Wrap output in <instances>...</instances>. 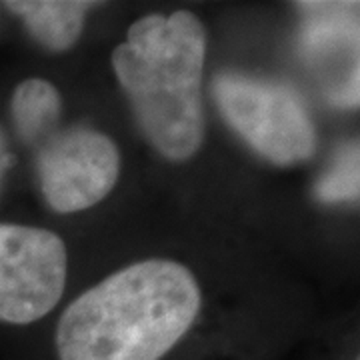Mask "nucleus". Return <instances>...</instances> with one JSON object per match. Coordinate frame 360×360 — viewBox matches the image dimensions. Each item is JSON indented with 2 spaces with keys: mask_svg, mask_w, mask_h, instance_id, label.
Returning a JSON list of instances; mask_svg holds the SVG:
<instances>
[{
  "mask_svg": "<svg viewBox=\"0 0 360 360\" xmlns=\"http://www.w3.org/2000/svg\"><path fill=\"white\" fill-rule=\"evenodd\" d=\"M202 304L184 264L150 258L75 298L54 330V360H168Z\"/></svg>",
  "mask_w": 360,
  "mask_h": 360,
  "instance_id": "nucleus-1",
  "label": "nucleus"
},
{
  "mask_svg": "<svg viewBox=\"0 0 360 360\" xmlns=\"http://www.w3.org/2000/svg\"><path fill=\"white\" fill-rule=\"evenodd\" d=\"M206 42L196 14H146L110 56L144 139L174 162L193 158L205 142Z\"/></svg>",
  "mask_w": 360,
  "mask_h": 360,
  "instance_id": "nucleus-2",
  "label": "nucleus"
},
{
  "mask_svg": "<svg viewBox=\"0 0 360 360\" xmlns=\"http://www.w3.org/2000/svg\"><path fill=\"white\" fill-rule=\"evenodd\" d=\"M212 96L229 127L272 165L292 167L307 162L316 153L312 116L288 84L220 72L212 80Z\"/></svg>",
  "mask_w": 360,
  "mask_h": 360,
  "instance_id": "nucleus-3",
  "label": "nucleus"
},
{
  "mask_svg": "<svg viewBox=\"0 0 360 360\" xmlns=\"http://www.w3.org/2000/svg\"><path fill=\"white\" fill-rule=\"evenodd\" d=\"M68 257L58 234L0 222V324L26 326L56 309Z\"/></svg>",
  "mask_w": 360,
  "mask_h": 360,
  "instance_id": "nucleus-4",
  "label": "nucleus"
},
{
  "mask_svg": "<svg viewBox=\"0 0 360 360\" xmlns=\"http://www.w3.org/2000/svg\"><path fill=\"white\" fill-rule=\"evenodd\" d=\"M40 191L54 212L72 214L103 202L120 174L115 141L89 124L58 129L39 146Z\"/></svg>",
  "mask_w": 360,
  "mask_h": 360,
  "instance_id": "nucleus-5",
  "label": "nucleus"
},
{
  "mask_svg": "<svg viewBox=\"0 0 360 360\" xmlns=\"http://www.w3.org/2000/svg\"><path fill=\"white\" fill-rule=\"evenodd\" d=\"M2 6L25 20L26 30L42 49L65 52L77 44L86 14L98 4L82 0H16Z\"/></svg>",
  "mask_w": 360,
  "mask_h": 360,
  "instance_id": "nucleus-6",
  "label": "nucleus"
},
{
  "mask_svg": "<svg viewBox=\"0 0 360 360\" xmlns=\"http://www.w3.org/2000/svg\"><path fill=\"white\" fill-rule=\"evenodd\" d=\"M302 14L300 49L322 54L338 46L359 49V4L350 2H304L296 4Z\"/></svg>",
  "mask_w": 360,
  "mask_h": 360,
  "instance_id": "nucleus-7",
  "label": "nucleus"
},
{
  "mask_svg": "<svg viewBox=\"0 0 360 360\" xmlns=\"http://www.w3.org/2000/svg\"><path fill=\"white\" fill-rule=\"evenodd\" d=\"M11 112L20 141L39 148L58 130L63 115L60 92L44 78H26L14 89Z\"/></svg>",
  "mask_w": 360,
  "mask_h": 360,
  "instance_id": "nucleus-8",
  "label": "nucleus"
},
{
  "mask_svg": "<svg viewBox=\"0 0 360 360\" xmlns=\"http://www.w3.org/2000/svg\"><path fill=\"white\" fill-rule=\"evenodd\" d=\"M359 160V141L345 142V146L335 156V162L314 184L316 200L324 205L356 200L360 193Z\"/></svg>",
  "mask_w": 360,
  "mask_h": 360,
  "instance_id": "nucleus-9",
  "label": "nucleus"
},
{
  "mask_svg": "<svg viewBox=\"0 0 360 360\" xmlns=\"http://www.w3.org/2000/svg\"><path fill=\"white\" fill-rule=\"evenodd\" d=\"M330 103L340 108H356L359 106V68L348 72L345 82L338 84V89H335Z\"/></svg>",
  "mask_w": 360,
  "mask_h": 360,
  "instance_id": "nucleus-10",
  "label": "nucleus"
},
{
  "mask_svg": "<svg viewBox=\"0 0 360 360\" xmlns=\"http://www.w3.org/2000/svg\"><path fill=\"white\" fill-rule=\"evenodd\" d=\"M13 165V155H11V146H8V139L6 132L0 127V191L4 184V176L8 172V168Z\"/></svg>",
  "mask_w": 360,
  "mask_h": 360,
  "instance_id": "nucleus-11",
  "label": "nucleus"
}]
</instances>
